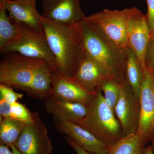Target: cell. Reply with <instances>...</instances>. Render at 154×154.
<instances>
[{"mask_svg":"<svg viewBox=\"0 0 154 154\" xmlns=\"http://www.w3.org/2000/svg\"><path fill=\"white\" fill-rule=\"evenodd\" d=\"M76 28L85 54L110 78L125 82L127 50L120 49L86 17L76 25Z\"/></svg>","mask_w":154,"mask_h":154,"instance_id":"1","label":"cell"},{"mask_svg":"<svg viewBox=\"0 0 154 154\" xmlns=\"http://www.w3.org/2000/svg\"><path fill=\"white\" fill-rule=\"evenodd\" d=\"M42 25L58 69L73 77L85 55L76 25H63L43 18Z\"/></svg>","mask_w":154,"mask_h":154,"instance_id":"2","label":"cell"},{"mask_svg":"<svg viewBox=\"0 0 154 154\" xmlns=\"http://www.w3.org/2000/svg\"><path fill=\"white\" fill-rule=\"evenodd\" d=\"M75 123L91 132L109 147L123 136L115 113L106 104L100 90L88 105L85 117Z\"/></svg>","mask_w":154,"mask_h":154,"instance_id":"3","label":"cell"},{"mask_svg":"<svg viewBox=\"0 0 154 154\" xmlns=\"http://www.w3.org/2000/svg\"><path fill=\"white\" fill-rule=\"evenodd\" d=\"M14 22L18 29V36L14 41L0 51L1 54L16 52L26 57L56 64L55 58L44 32H38L22 23Z\"/></svg>","mask_w":154,"mask_h":154,"instance_id":"4","label":"cell"},{"mask_svg":"<svg viewBox=\"0 0 154 154\" xmlns=\"http://www.w3.org/2000/svg\"><path fill=\"white\" fill-rule=\"evenodd\" d=\"M0 63V84L27 92L41 60L16 52L5 54Z\"/></svg>","mask_w":154,"mask_h":154,"instance_id":"5","label":"cell"},{"mask_svg":"<svg viewBox=\"0 0 154 154\" xmlns=\"http://www.w3.org/2000/svg\"><path fill=\"white\" fill-rule=\"evenodd\" d=\"M132 11V8L121 11L105 9L86 17V19L120 49L127 51L128 22Z\"/></svg>","mask_w":154,"mask_h":154,"instance_id":"6","label":"cell"},{"mask_svg":"<svg viewBox=\"0 0 154 154\" xmlns=\"http://www.w3.org/2000/svg\"><path fill=\"white\" fill-rule=\"evenodd\" d=\"M33 122L25 127L15 147L22 154H52L47 128L38 113L33 112Z\"/></svg>","mask_w":154,"mask_h":154,"instance_id":"7","label":"cell"},{"mask_svg":"<svg viewBox=\"0 0 154 154\" xmlns=\"http://www.w3.org/2000/svg\"><path fill=\"white\" fill-rule=\"evenodd\" d=\"M114 113L121 125L123 136L137 132L140 121V99L125 82L122 84Z\"/></svg>","mask_w":154,"mask_h":154,"instance_id":"8","label":"cell"},{"mask_svg":"<svg viewBox=\"0 0 154 154\" xmlns=\"http://www.w3.org/2000/svg\"><path fill=\"white\" fill-rule=\"evenodd\" d=\"M51 95L63 101L80 103L88 106L96 93L85 90L73 77L64 74L54 66L51 72Z\"/></svg>","mask_w":154,"mask_h":154,"instance_id":"9","label":"cell"},{"mask_svg":"<svg viewBox=\"0 0 154 154\" xmlns=\"http://www.w3.org/2000/svg\"><path fill=\"white\" fill-rule=\"evenodd\" d=\"M41 1L45 19L69 26H75L85 19L80 0Z\"/></svg>","mask_w":154,"mask_h":154,"instance_id":"10","label":"cell"},{"mask_svg":"<svg viewBox=\"0 0 154 154\" xmlns=\"http://www.w3.org/2000/svg\"><path fill=\"white\" fill-rule=\"evenodd\" d=\"M152 36L146 16L136 8H132L128 22V46L146 69L145 54Z\"/></svg>","mask_w":154,"mask_h":154,"instance_id":"11","label":"cell"},{"mask_svg":"<svg viewBox=\"0 0 154 154\" xmlns=\"http://www.w3.org/2000/svg\"><path fill=\"white\" fill-rule=\"evenodd\" d=\"M140 121L137 133L145 145L150 141L154 130V76L147 69L140 95Z\"/></svg>","mask_w":154,"mask_h":154,"instance_id":"12","label":"cell"},{"mask_svg":"<svg viewBox=\"0 0 154 154\" xmlns=\"http://www.w3.org/2000/svg\"><path fill=\"white\" fill-rule=\"evenodd\" d=\"M59 132L72 138L80 146L93 154H107L109 147L94 135L74 122L54 120Z\"/></svg>","mask_w":154,"mask_h":154,"instance_id":"13","label":"cell"},{"mask_svg":"<svg viewBox=\"0 0 154 154\" xmlns=\"http://www.w3.org/2000/svg\"><path fill=\"white\" fill-rule=\"evenodd\" d=\"M37 0H6V8L10 19L22 23L39 32H44L42 22L43 17L36 7Z\"/></svg>","mask_w":154,"mask_h":154,"instance_id":"14","label":"cell"},{"mask_svg":"<svg viewBox=\"0 0 154 154\" xmlns=\"http://www.w3.org/2000/svg\"><path fill=\"white\" fill-rule=\"evenodd\" d=\"M73 78L85 90L93 93L100 90L105 80L112 79L85 54Z\"/></svg>","mask_w":154,"mask_h":154,"instance_id":"15","label":"cell"},{"mask_svg":"<svg viewBox=\"0 0 154 154\" xmlns=\"http://www.w3.org/2000/svg\"><path fill=\"white\" fill-rule=\"evenodd\" d=\"M48 113L54 117V120H66L75 122L81 121L88 113V106L75 102L63 101L50 95L44 100Z\"/></svg>","mask_w":154,"mask_h":154,"instance_id":"16","label":"cell"},{"mask_svg":"<svg viewBox=\"0 0 154 154\" xmlns=\"http://www.w3.org/2000/svg\"><path fill=\"white\" fill-rule=\"evenodd\" d=\"M55 66H57L56 64L41 61L26 92L28 96L39 100H44L51 95V71Z\"/></svg>","mask_w":154,"mask_h":154,"instance_id":"17","label":"cell"},{"mask_svg":"<svg viewBox=\"0 0 154 154\" xmlns=\"http://www.w3.org/2000/svg\"><path fill=\"white\" fill-rule=\"evenodd\" d=\"M146 69L141 63L134 53L128 48L125 64V82L140 99Z\"/></svg>","mask_w":154,"mask_h":154,"instance_id":"18","label":"cell"},{"mask_svg":"<svg viewBox=\"0 0 154 154\" xmlns=\"http://www.w3.org/2000/svg\"><path fill=\"white\" fill-rule=\"evenodd\" d=\"M27 125L16 119L0 116V144L15 146Z\"/></svg>","mask_w":154,"mask_h":154,"instance_id":"19","label":"cell"},{"mask_svg":"<svg viewBox=\"0 0 154 154\" xmlns=\"http://www.w3.org/2000/svg\"><path fill=\"white\" fill-rule=\"evenodd\" d=\"M144 146L142 139L137 133L122 137L109 147L107 154H141Z\"/></svg>","mask_w":154,"mask_h":154,"instance_id":"20","label":"cell"},{"mask_svg":"<svg viewBox=\"0 0 154 154\" xmlns=\"http://www.w3.org/2000/svg\"><path fill=\"white\" fill-rule=\"evenodd\" d=\"M6 0H0V51L13 42L18 36L16 24L7 15Z\"/></svg>","mask_w":154,"mask_h":154,"instance_id":"21","label":"cell"},{"mask_svg":"<svg viewBox=\"0 0 154 154\" xmlns=\"http://www.w3.org/2000/svg\"><path fill=\"white\" fill-rule=\"evenodd\" d=\"M0 116L16 119L27 124L33 121V113L25 105L17 102L9 104L2 99L0 100Z\"/></svg>","mask_w":154,"mask_h":154,"instance_id":"22","label":"cell"},{"mask_svg":"<svg viewBox=\"0 0 154 154\" xmlns=\"http://www.w3.org/2000/svg\"><path fill=\"white\" fill-rule=\"evenodd\" d=\"M122 84L114 79H109L105 80L100 87L105 102L114 112L121 94Z\"/></svg>","mask_w":154,"mask_h":154,"instance_id":"23","label":"cell"},{"mask_svg":"<svg viewBox=\"0 0 154 154\" xmlns=\"http://www.w3.org/2000/svg\"><path fill=\"white\" fill-rule=\"evenodd\" d=\"M0 94L1 99L9 104L17 102V100L23 98L24 96L23 94L15 92L13 88L2 84H0Z\"/></svg>","mask_w":154,"mask_h":154,"instance_id":"24","label":"cell"},{"mask_svg":"<svg viewBox=\"0 0 154 154\" xmlns=\"http://www.w3.org/2000/svg\"><path fill=\"white\" fill-rule=\"evenodd\" d=\"M144 63L148 69L152 71L154 69V36L151 37L146 48Z\"/></svg>","mask_w":154,"mask_h":154,"instance_id":"25","label":"cell"},{"mask_svg":"<svg viewBox=\"0 0 154 154\" xmlns=\"http://www.w3.org/2000/svg\"><path fill=\"white\" fill-rule=\"evenodd\" d=\"M148 6V12L146 16L147 21L151 32L154 34V0H146Z\"/></svg>","mask_w":154,"mask_h":154,"instance_id":"26","label":"cell"},{"mask_svg":"<svg viewBox=\"0 0 154 154\" xmlns=\"http://www.w3.org/2000/svg\"><path fill=\"white\" fill-rule=\"evenodd\" d=\"M65 139L68 144L74 150L77 154H93L84 149L69 137L66 136Z\"/></svg>","mask_w":154,"mask_h":154,"instance_id":"27","label":"cell"},{"mask_svg":"<svg viewBox=\"0 0 154 154\" xmlns=\"http://www.w3.org/2000/svg\"><path fill=\"white\" fill-rule=\"evenodd\" d=\"M0 154H14V153L10 147L0 144Z\"/></svg>","mask_w":154,"mask_h":154,"instance_id":"28","label":"cell"},{"mask_svg":"<svg viewBox=\"0 0 154 154\" xmlns=\"http://www.w3.org/2000/svg\"><path fill=\"white\" fill-rule=\"evenodd\" d=\"M141 154H154L153 149L152 146L144 147Z\"/></svg>","mask_w":154,"mask_h":154,"instance_id":"29","label":"cell"},{"mask_svg":"<svg viewBox=\"0 0 154 154\" xmlns=\"http://www.w3.org/2000/svg\"><path fill=\"white\" fill-rule=\"evenodd\" d=\"M10 148H11L12 150L13 151L14 154H22L17 148H16L15 146H10Z\"/></svg>","mask_w":154,"mask_h":154,"instance_id":"30","label":"cell"},{"mask_svg":"<svg viewBox=\"0 0 154 154\" xmlns=\"http://www.w3.org/2000/svg\"><path fill=\"white\" fill-rule=\"evenodd\" d=\"M151 141L152 142V147L153 149L154 152V130L153 131L152 134L151 139Z\"/></svg>","mask_w":154,"mask_h":154,"instance_id":"31","label":"cell"},{"mask_svg":"<svg viewBox=\"0 0 154 154\" xmlns=\"http://www.w3.org/2000/svg\"><path fill=\"white\" fill-rule=\"evenodd\" d=\"M152 73L153 74V75L154 76V69H153L152 70Z\"/></svg>","mask_w":154,"mask_h":154,"instance_id":"32","label":"cell"},{"mask_svg":"<svg viewBox=\"0 0 154 154\" xmlns=\"http://www.w3.org/2000/svg\"><path fill=\"white\" fill-rule=\"evenodd\" d=\"M153 36H154V35H153Z\"/></svg>","mask_w":154,"mask_h":154,"instance_id":"33","label":"cell"}]
</instances>
